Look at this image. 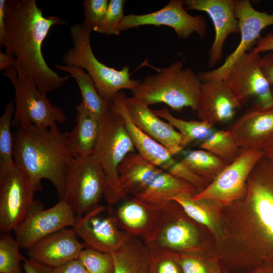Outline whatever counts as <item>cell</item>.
Here are the masks:
<instances>
[{
	"label": "cell",
	"mask_w": 273,
	"mask_h": 273,
	"mask_svg": "<svg viewBox=\"0 0 273 273\" xmlns=\"http://www.w3.org/2000/svg\"><path fill=\"white\" fill-rule=\"evenodd\" d=\"M220 233L206 252L226 273L273 268V160L263 155L239 199L219 209Z\"/></svg>",
	"instance_id": "6da1fadb"
},
{
	"label": "cell",
	"mask_w": 273,
	"mask_h": 273,
	"mask_svg": "<svg viewBox=\"0 0 273 273\" xmlns=\"http://www.w3.org/2000/svg\"><path fill=\"white\" fill-rule=\"evenodd\" d=\"M64 24L57 16H44L35 0H7L2 47L5 53L16 59V64L46 95L72 77L61 76L52 70L42 53L43 42L51 28Z\"/></svg>",
	"instance_id": "7a4b0ae2"
},
{
	"label": "cell",
	"mask_w": 273,
	"mask_h": 273,
	"mask_svg": "<svg viewBox=\"0 0 273 273\" xmlns=\"http://www.w3.org/2000/svg\"><path fill=\"white\" fill-rule=\"evenodd\" d=\"M68 132L55 126L33 125L16 128L13 133V157L16 166L33 181L38 190L47 179L55 187L60 200L65 193L67 171L74 157L67 144Z\"/></svg>",
	"instance_id": "3957f363"
},
{
	"label": "cell",
	"mask_w": 273,
	"mask_h": 273,
	"mask_svg": "<svg viewBox=\"0 0 273 273\" xmlns=\"http://www.w3.org/2000/svg\"><path fill=\"white\" fill-rule=\"evenodd\" d=\"M201 83L199 75L178 60L145 76L132 94L148 106L163 103L175 111L190 107L195 111Z\"/></svg>",
	"instance_id": "277c9868"
},
{
	"label": "cell",
	"mask_w": 273,
	"mask_h": 273,
	"mask_svg": "<svg viewBox=\"0 0 273 273\" xmlns=\"http://www.w3.org/2000/svg\"><path fill=\"white\" fill-rule=\"evenodd\" d=\"M99 123L98 139L90 156L104 171L106 178L104 198L111 206L126 196L119 183L117 169L125 156L136 150L123 120L109 107Z\"/></svg>",
	"instance_id": "5b68a950"
},
{
	"label": "cell",
	"mask_w": 273,
	"mask_h": 273,
	"mask_svg": "<svg viewBox=\"0 0 273 273\" xmlns=\"http://www.w3.org/2000/svg\"><path fill=\"white\" fill-rule=\"evenodd\" d=\"M73 47L63 55L64 64L80 67L93 80L102 98L109 104L124 89L133 91L140 80L130 78L129 67L116 70L101 62L95 56L90 44L92 30L80 24L70 26Z\"/></svg>",
	"instance_id": "8992f818"
},
{
	"label": "cell",
	"mask_w": 273,
	"mask_h": 273,
	"mask_svg": "<svg viewBox=\"0 0 273 273\" xmlns=\"http://www.w3.org/2000/svg\"><path fill=\"white\" fill-rule=\"evenodd\" d=\"M142 240L149 247L175 253H198L208 251L214 237L190 218L180 205L170 200L164 206L155 230Z\"/></svg>",
	"instance_id": "52a82bcc"
},
{
	"label": "cell",
	"mask_w": 273,
	"mask_h": 273,
	"mask_svg": "<svg viewBox=\"0 0 273 273\" xmlns=\"http://www.w3.org/2000/svg\"><path fill=\"white\" fill-rule=\"evenodd\" d=\"M4 75L10 80L15 93L12 127L33 125L46 128L66 121L63 110L40 92L18 64L6 69Z\"/></svg>",
	"instance_id": "ba28073f"
},
{
	"label": "cell",
	"mask_w": 273,
	"mask_h": 273,
	"mask_svg": "<svg viewBox=\"0 0 273 273\" xmlns=\"http://www.w3.org/2000/svg\"><path fill=\"white\" fill-rule=\"evenodd\" d=\"M105 187L104 171L91 156L74 158L66 172L63 200L78 218L100 205Z\"/></svg>",
	"instance_id": "9c48e42d"
},
{
	"label": "cell",
	"mask_w": 273,
	"mask_h": 273,
	"mask_svg": "<svg viewBox=\"0 0 273 273\" xmlns=\"http://www.w3.org/2000/svg\"><path fill=\"white\" fill-rule=\"evenodd\" d=\"M77 219L72 209L63 200L48 209L39 201L34 200L14 231L15 239L20 248L28 250L42 238L67 226L72 228Z\"/></svg>",
	"instance_id": "30bf717a"
},
{
	"label": "cell",
	"mask_w": 273,
	"mask_h": 273,
	"mask_svg": "<svg viewBox=\"0 0 273 273\" xmlns=\"http://www.w3.org/2000/svg\"><path fill=\"white\" fill-rule=\"evenodd\" d=\"M263 155L262 150L242 149L240 154L202 191L193 196L194 200H210L226 206L244 194L248 177Z\"/></svg>",
	"instance_id": "8fae6325"
},
{
	"label": "cell",
	"mask_w": 273,
	"mask_h": 273,
	"mask_svg": "<svg viewBox=\"0 0 273 273\" xmlns=\"http://www.w3.org/2000/svg\"><path fill=\"white\" fill-rule=\"evenodd\" d=\"M33 181L16 167L0 173V230L14 231L25 218L33 203L35 191Z\"/></svg>",
	"instance_id": "7c38bea8"
},
{
	"label": "cell",
	"mask_w": 273,
	"mask_h": 273,
	"mask_svg": "<svg viewBox=\"0 0 273 273\" xmlns=\"http://www.w3.org/2000/svg\"><path fill=\"white\" fill-rule=\"evenodd\" d=\"M260 54L251 51L240 57L227 70L222 78L224 84L243 104L254 98L255 104L268 106L273 103L270 85L260 66Z\"/></svg>",
	"instance_id": "4fadbf2b"
},
{
	"label": "cell",
	"mask_w": 273,
	"mask_h": 273,
	"mask_svg": "<svg viewBox=\"0 0 273 273\" xmlns=\"http://www.w3.org/2000/svg\"><path fill=\"white\" fill-rule=\"evenodd\" d=\"M185 1L171 0L162 9L148 14L125 15L119 29L123 31L143 25H164L172 28L181 39H187L194 33L203 38L207 24L202 15L192 16L185 9Z\"/></svg>",
	"instance_id": "5bb4252c"
},
{
	"label": "cell",
	"mask_w": 273,
	"mask_h": 273,
	"mask_svg": "<svg viewBox=\"0 0 273 273\" xmlns=\"http://www.w3.org/2000/svg\"><path fill=\"white\" fill-rule=\"evenodd\" d=\"M235 11L239 21L241 39L236 49L225 59L221 66L199 75L201 81L222 80L230 66L254 46L262 30L273 25V13L269 14L255 9L249 0L235 1Z\"/></svg>",
	"instance_id": "9a60e30c"
},
{
	"label": "cell",
	"mask_w": 273,
	"mask_h": 273,
	"mask_svg": "<svg viewBox=\"0 0 273 273\" xmlns=\"http://www.w3.org/2000/svg\"><path fill=\"white\" fill-rule=\"evenodd\" d=\"M106 208L99 205L77 218L72 227L85 247L112 253L130 236L119 227L114 215L105 214Z\"/></svg>",
	"instance_id": "2e32d148"
},
{
	"label": "cell",
	"mask_w": 273,
	"mask_h": 273,
	"mask_svg": "<svg viewBox=\"0 0 273 273\" xmlns=\"http://www.w3.org/2000/svg\"><path fill=\"white\" fill-rule=\"evenodd\" d=\"M187 8L206 12L215 30L214 41L209 51V66L212 67L222 58L223 47L227 37L240 33L234 0H186Z\"/></svg>",
	"instance_id": "e0dca14e"
},
{
	"label": "cell",
	"mask_w": 273,
	"mask_h": 273,
	"mask_svg": "<svg viewBox=\"0 0 273 273\" xmlns=\"http://www.w3.org/2000/svg\"><path fill=\"white\" fill-rule=\"evenodd\" d=\"M242 105L222 80H207L202 81L195 112L200 120L214 125L232 120Z\"/></svg>",
	"instance_id": "ac0fdd59"
},
{
	"label": "cell",
	"mask_w": 273,
	"mask_h": 273,
	"mask_svg": "<svg viewBox=\"0 0 273 273\" xmlns=\"http://www.w3.org/2000/svg\"><path fill=\"white\" fill-rule=\"evenodd\" d=\"M228 130L241 149L262 150L273 136V103L265 107L255 104Z\"/></svg>",
	"instance_id": "d6986e66"
},
{
	"label": "cell",
	"mask_w": 273,
	"mask_h": 273,
	"mask_svg": "<svg viewBox=\"0 0 273 273\" xmlns=\"http://www.w3.org/2000/svg\"><path fill=\"white\" fill-rule=\"evenodd\" d=\"M73 228L60 230L40 240L27 251L28 258L50 268L77 259L85 248Z\"/></svg>",
	"instance_id": "ffe728a7"
},
{
	"label": "cell",
	"mask_w": 273,
	"mask_h": 273,
	"mask_svg": "<svg viewBox=\"0 0 273 273\" xmlns=\"http://www.w3.org/2000/svg\"><path fill=\"white\" fill-rule=\"evenodd\" d=\"M124 102L131 120L141 130L173 155L183 151L181 135L171 124L162 120L148 105L136 98L125 97Z\"/></svg>",
	"instance_id": "44dd1931"
},
{
	"label": "cell",
	"mask_w": 273,
	"mask_h": 273,
	"mask_svg": "<svg viewBox=\"0 0 273 273\" xmlns=\"http://www.w3.org/2000/svg\"><path fill=\"white\" fill-rule=\"evenodd\" d=\"M125 97L123 92H119L110 103L109 108L123 120L126 131L137 152L155 166L168 172L177 160L167 149L133 123L125 104Z\"/></svg>",
	"instance_id": "7402d4cb"
},
{
	"label": "cell",
	"mask_w": 273,
	"mask_h": 273,
	"mask_svg": "<svg viewBox=\"0 0 273 273\" xmlns=\"http://www.w3.org/2000/svg\"><path fill=\"white\" fill-rule=\"evenodd\" d=\"M166 204L154 205L132 197L118 207L114 216L122 231L130 236L144 240L158 225Z\"/></svg>",
	"instance_id": "603a6c76"
},
{
	"label": "cell",
	"mask_w": 273,
	"mask_h": 273,
	"mask_svg": "<svg viewBox=\"0 0 273 273\" xmlns=\"http://www.w3.org/2000/svg\"><path fill=\"white\" fill-rule=\"evenodd\" d=\"M163 171L136 152L127 154L117 169L123 192L132 197L143 193Z\"/></svg>",
	"instance_id": "cb8c5ba5"
},
{
	"label": "cell",
	"mask_w": 273,
	"mask_h": 273,
	"mask_svg": "<svg viewBox=\"0 0 273 273\" xmlns=\"http://www.w3.org/2000/svg\"><path fill=\"white\" fill-rule=\"evenodd\" d=\"M76 110V124L67 133V146L74 158L89 157L98 139L99 121L91 115L81 101Z\"/></svg>",
	"instance_id": "d4e9b609"
},
{
	"label": "cell",
	"mask_w": 273,
	"mask_h": 273,
	"mask_svg": "<svg viewBox=\"0 0 273 273\" xmlns=\"http://www.w3.org/2000/svg\"><path fill=\"white\" fill-rule=\"evenodd\" d=\"M194 195L183 193L170 199L177 202L193 220L205 227L214 237L220 233L219 209L221 205L210 200H194Z\"/></svg>",
	"instance_id": "484cf974"
},
{
	"label": "cell",
	"mask_w": 273,
	"mask_h": 273,
	"mask_svg": "<svg viewBox=\"0 0 273 273\" xmlns=\"http://www.w3.org/2000/svg\"><path fill=\"white\" fill-rule=\"evenodd\" d=\"M198 192L189 184L163 171L143 193L134 198L148 204L163 206L178 194L187 193L194 195Z\"/></svg>",
	"instance_id": "4316f807"
},
{
	"label": "cell",
	"mask_w": 273,
	"mask_h": 273,
	"mask_svg": "<svg viewBox=\"0 0 273 273\" xmlns=\"http://www.w3.org/2000/svg\"><path fill=\"white\" fill-rule=\"evenodd\" d=\"M111 254L115 263L114 273H147L149 250L142 239L129 236Z\"/></svg>",
	"instance_id": "83f0119b"
},
{
	"label": "cell",
	"mask_w": 273,
	"mask_h": 273,
	"mask_svg": "<svg viewBox=\"0 0 273 273\" xmlns=\"http://www.w3.org/2000/svg\"><path fill=\"white\" fill-rule=\"evenodd\" d=\"M55 67L74 78L81 93V102L91 115L100 121L109 108V104L100 96L90 75L83 69L75 66L57 64Z\"/></svg>",
	"instance_id": "f1b7e54d"
},
{
	"label": "cell",
	"mask_w": 273,
	"mask_h": 273,
	"mask_svg": "<svg viewBox=\"0 0 273 273\" xmlns=\"http://www.w3.org/2000/svg\"><path fill=\"white\" fill-rule=\"evenodd\" d=\"M159 117L171 124L180 133L184 149L190 144H199L206 140L216 127L208 122L202 120H186L173 116L166 107L153 110Z\"/></svg>",
	"instance_id": "f546056e"
},
{
	"label": "cell",
	"mask_w": 273,
	"mask_h": 273,
	"mask_svg": "<svg viewBox=\"0 0 273 273\" xmlns=\"http://www.w3.org/2000/svg\"><path fill=\"white\" fill-rule=\"evenodd\" d=\"M179 161L210 183L228 165L218 157L203 149L185 151Z\"/></svg>",
	"instance_id": "4dcf8cb0"
},
{
	"label": "cell",
	"mask_w": 273,
	"mask_h": 273,
	"mask_svg": "<svg viewBox=\"0 0 273 273\" xmlns=\"http://www.w3.org/2000/svg\"><path fill=\"white\" fill-rule=\"evenodd\" d=\"M15 110V105L11 101L0 118V173L16 167L13 157V133L11 131Z\"/></svg>",
	"instance_id": "1f68e13d"
},
{
	"label": "cell",
	"mask_w": 273,
	"mask_h": 273,
	"mask_svg": "<svg viewBox=\"0 0 273 273\" xmlns=\"http://www.w3.org/2000/svg\"><path fill=\"white\" fill-rule=\"evenodd\" d=\"M200 147L214 154L228 164L236 159L242 150L229 130L217 128L206 140L200 144Z\"/></svg>",
	"instance_id": "d6a6232c"
},
{
	"label": "cell",
	"mask_w": 273,
	"mask_h": 273,
	"mask_svg": "<svg viewBox=\"0 0 273 273\" xmlns=\"http://www.w3.org/2000/svg\"><path fill=\"white\" fill-rule=\"evenodd\" d=\"M20 246L10 233L0 236V272L24 273L21 262L25 258L19 251Z\"/></svg>",
	"instance_id": "836d02e7"
},
{
	"label": "cell",
	"mask_w": 273,
	"mask_h": 273,
	"mask_svg": "<svg viewBox=\"0 0 273 273\" xmlns=\"http://www.w3.org/2000/svg\"><path fill=\"white\" fill-rule=\"evenodd\" d=\"M183 273H219L218 263L206 252L176 253Z\"/></svg>",
	"instance_id": "e575fe53"
},
{
	"label": "cell",
	"mask_w": 273,
	"mask_h": 273,
	"mask_svg": "<svg viewBox=\"0 0 273 273\" xmlns=\"http://www.w3.org/2000/svg\"><path fill=\"white\" fill-rule=\"evenodd\" d=\"M148 248L149 258L147 273H183L176 253Z\"/></svg>",
	"instance_id": "d590c367"
},
{
	"label": "cell",
	"mask_w": 273,
	"mask_h": 273,
	"mask_svg": "<svg viewBox=\"0 0 273 273\" xmlns=\"http://www.w3.org/2000/svg\"><path fill=\"white\" fill-rule=\"evenodd\" d=\"M88 273H114L115 263L111 253L88 247L83 249L77 258Z\"/></svg>",
	"instance_id": "8d00e7d4"
},
{
	"label": "cell",
	"mask_w": 273,
	"mask_h": 273,
	"mask_svg": "<svg viewBox=\"0 0 273 273\" xmlns=\"http://www.w3.org/2000/svg\"><path fill=\"white\" fill-rule=\"evenodd\" d=\"M125 0H110L108 8L99 24L93 30L107 35H119V27L124 17Z\"/></svg>",
	"instance_id": "74e56055"
},
{
	"label": "cell",
	"mask_w": 273,
	"mask_h": 273,
	"mask_svg": "<svg viewBox=\"0 0 273 273\" xmlns=\"http://www.w3.org/2000/svg\"><path fill=\"white\" fill-rule=\"evenodd\" d=\"M108 0H84V19L82 25L92 31L99 24L108 8Z\"/></svg>",
	"instance_id": "f35d334b"
},
{
	"label": "cell",
	"mask_w": 273,
	"mask_h": 273,
	"mask_svg": "<svg viewBox=\"0 0 273 273\" xmlns=\"http://www.w3.org/2000/svg\"><path fill=\"white\" fill-rule=\"evenodd\" d=\"M168 173L189 184L199 192L205 189L210 183L196 174L180 161H177Z\"/></svg>",
	"instance_id": "ab89813d"
},
{
	"label": "cell",
	"mask_w": 273,
	"mask_h": 273,
	"mask_svg": "<svg viewBox=\"0 0 273 273\" xmlns=\"http://www.w3.org/2000/svg\"><path fill=\"white\" fill-rule=\"evenodd\" d=\"M260 66L267 80L273 96V52L265 54L260 58Z\"/></svg>",
	"instance_id": "60d3db41"
},
{
	"label": "cell",
	"mask_w": 273,
	"mask_h": 273,
	"mask_svg": "<svg viewBox=\"0 0 273 273\" xmlns=\"http://www.w3.org/2000/svg\"><path fill=\"white\" fill-rule=\"evenodd\" d=\"M52 273H88L78 259H73L59 266L52 268Z\"/></svg>",
	"instance_id": "b9f144b4"
},
{
	"label": "cell",
	"mask_w": 273,
	"mask_h": 273,
	"mask_svg": "<svg viewBox=\"0 0 273 273\" xmlns=\"http://www.w3.org/2000/svg\"><path fill=\"white\" fill-rule=\"evenodd\" d=\"M254 53L273 52V32L270 31L263 37H260L251 50Z\"/></svg>",
	"instance_id": "7bdbcfd3"
},
{
	"label": "cell",
	"mask_w": 273,
	"mask_h": 273,
	"mask_svg": "<svg viewBox=\"0 0 273 273\" xmlns=\"http://www.w3.org/2000/svg\"><path fill=\"white\" fill-rule=\"evenodd\" d=\"M24 273H52V268L37 262L29 258L23 261Z\"/></svg>",
	"instance_id": "ee69618b"
},
{
	"label": "cell",
	"mask_w": 273,
	"mask_h": 273,
	"mask_svg": "<svg viewBox=\"0 0 273 273\" xmlns=\"http://www.w3.org/2000/svg\"><path fill=\"white\" fill-rule=\"evenodd\" d=\"M7 0L0 1V46L2 47L5 34V9Z\"/></svg>",
	"instance_id": "f6af8a7d"
},
{
	"label": "cell",
	"mask_w": 273,
	"mask_h": 273,
	"mask_svg": "<svg viewBox=\"0 0 273 273\" xmlns=\"http://www.w3.org/2000/svg\"><path fill=\"white\" fill-rule=\"evenodd\" d=\"M16 63V60L13 56L0 51V70L1 71L15 66Z\"/></svg>",
	"instance_id": "bcb514c9"
},
{
	"label": "cell",
	"mask_w": 273,
	"mask_h": 273,
	"mask_svg": "<svg viewBox=\"0 0 273 273\" xmlns=\"http://www.w3.org/2000/svg\"><path fill=\"white\" fill-rule=\"evenodd\" d=\"M262 151L264 156L273 160V136L266 143Z\"/></svg>",
	"instance_id": "7dc6e473"
},
{
	"label": "cell",
	"mask_w": 273,
	"mask_h": 273,
	"mask_svg": "<svg viewBox=\"0 0 273 273\" xmlns=\"http://www.w3.org/2000/svg\"><path fill=\"white\" fill-rule=\"evenodd\" d=\"M246 273H273V268L269 266L264 265Z\"/></svg>",
	"instance_id": "c3c4849f"
},
{
	"label": "cell",
	"mask_w": 273,
	"mask_h": 273,
	"mask_svg": "<svg viewBox=\"0 0 273 273\" xmlns=\"http://www.w3.org/2000/svg\"><path fill=\"white\" fill-rule=\"evenodd\" d=\"M219 273H226V272L221 270Z\"/></svg>",
	"instance_id": "681fc988"
}]
</instances>
